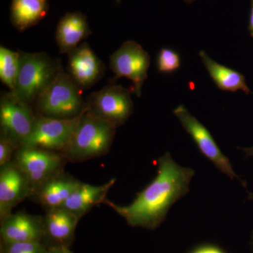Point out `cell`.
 <instances>
[{"instance_id": "cell-27", "label": "cell", "mask_w": 253, "mask_h": 253, "mask_svg": "<svg viewBox=\"0 0 253 253\" xmlns=\"http://www.w3.org/2000/svg\"><path fill=\"white\" fill-rule=\"evenodd\" d=\"M239 149L244 151L246 155V157H250V156H253V146L250 148H240Z\"/></svg>"}, {"instance_id": "cell-15", "label": "cell", "mask_w": 253, "mask_h": 253, "mask_svg": "<svg viewBox=\"0 0 253 253\" xmlns=\"http://www.w3.org/2000/svg\"><path fill=\"white\" fill-rule=\"evenodd\" d=\"M90 34L84 14L78 11L67 13L61 18L56 28V41L60 52L68 54Z\"/></svg>"}, {"instance_id": "cell-26", "label": "cell", "mask_w": 253, "mask_h": 253, "mask_svg": "<svg viewBox=\"0 0 253 253\" xmlns=\"http://www.w3.org/2000/svg\"><path fill=\"white\" fill-rule=\"evenodd\" d=\"M249 31L253 38V0H251V12H250Z\"/></svg>"}, {"instance_id": "cell-17", "label": "cell", "mask_w": 253, "mask_h": 253, "mask_svg": "<svg viewBox=\"0 0 253 253\" xmlns=\"http://www.w3.org/2000/svg\"><path fill=\"white\" fill-rule=\"evenodd\" d=\"M116 181V179H112L102 185H91L82 182L62 207L81 218L94 206L105 202L109 190Z\"/></svg>"}, {"instance_id": "cell-29", "label": "cell", "mask_w": 253, "mask_h": 253, "mask_svg": "<svg viewBox=\"0 0 253 253\" xmlns=\"http://www.w3.org/2000/svg\"><path fill=\"white\" fill-rule=\"evenodd\" d=\"M42 1H46V0H42Z\"/></svg>"}, {"instance_id": "cell-22", "label": "cell", "mask_w": 253, "mask_h": 253, "mask_svg": "<svg viewBox=\"0 0 253 253\" xmlns=\"http://www.w3.org/2000/svg\"><path fill=\"white\" fill-rule=\"evenodd\" d=\"M48 248L42 242H1V253H47Z\"/></svg>"}, {"instance_id": "cell-13", "label": "cell", "mask_w": 253, "mask_h": 253, "mask_svg": "<svg viewBox=\"0 0 253 253\" xmlns=\"http://www.w3.org/2000/svg\"><path fill=\"white\" fill-rule=\"evenodd\" d=\"M80 219L63 207L48 209L42 217L43 244L48 249L55 246L69 248L74 241L75 231Z\"/></svg>"}, {"instance_id": "cell-24", "label": "cell", "mask_w": 253, "mask_h": 253, "mask_svg": "<svg viewBox=\"0 0 253 253\" xmlns=\"http://www.w3.org/2000/svg\"><path fill=\"white\" fill-rule=\"evenodd\" d=\"M191 253H224L219 248L212 246H205L195 250Z\"/></svg>"}, {"instance_id": "cell-2", "label": "cell", "mask_w": 253, "mask_h": 253, "mask_svg": "<svg viewBox=\"0 0 253 253\" xmlns=\"http://www.w3.org/2000/svg\"><path fill=\"white\" fill-rule=\"evenodd\" d=\"M116 132L114 125L91 112L87 106L71 140L61 153L72 163L101 157L109 153Z\"/></svg>"}, {"instance_id": "cell-21", "label": "cell", "mask_w": 253, "mask_h": 253, "mask_svg": "<svg viewBox=\"0 0 253 253\" xmlns=\"http://www.w3.org/2000/svg\"><path fill=\"white\" fill-rule=\"evenodd\" d=\"M181 59L179 54L174 49L162 48L157 57L158 71L164 74H171L180 68Z\"/></svg>"}, {"instance_id": "cell-14", "label": "cell", "mask_w": 253, "mask_h": 253, "mask_svg": "<svg viewBox=\"0 0 253 253\" xmlns=\"http://www.w3.org/2000/svg\"><path fill=\"white\" fill-rule=\"evenodd\" d=\"M1 242H42L44 237L42 217L28 213H11L1 220Z\"/></svg>"}, {"instance_id": "cell-16", "label": "cell", "mask_w": 253, "mask_h": 253, "mask_svg": "<svg viewBox=\"0 0 253 253\" xmlns=\"http://www.w3.org/2000/svg\"><path fill=\"white\" fill-rule=\"evenodd\" d=\"M81 183L73 176L61 172L40 186L32 196L47 210L62 207Z\"/></svg>"}, {"instance_id": "cell-30", "label": "cell", "mask_w": 253, "mask_h": 253, "mask_svg": "<svg viewBox=\"0 0 253 253\" xmlns=\"http://www.w3.org/2000/svg\"></svg>"}, {"instance_id": "cell-25", "label": "cell", "mask_w": 253, "mask_h": 253, "mask_svg": "<svg viewBox=\"0 0 253 253\" xmlns=\"http://www.w3.org/2000/svg\"><path fill=\"white\" fill-rule=\"evenodd\" d=\"M47 253H73L68 247L55 246L48 249Z\"/></svg>"}, {"instance_id": "cell-9", "label": "cell", "mask_w": 253, "mask_h": 253, "mask_svg": "<svg viewBox=\"0 0 253 253\" xmlns=\"http://www.w3.org/2000/svg\"><path fill=\"white\" fill-rule=\"evenodd\" d=\"M89 110L117 127L132 114L134 104L131 91L122 86L111 84L90 94L86 103Z\"/></svg>"}, {"instance_id": "cell-8", "label": "cell", "mask_w": 253, "mask_h": 253, "mask_svg": "<svg viewBox=\"0 0 253 253\" xmlns=\"http://www.w3.org/2000/svg\"><path fill=\"white\" fill-rule=\"evenodd\" d=\"M31 106L26 104L9 91L1 95L0 100L1 134L19 148L31 134L36 121Z\"/></svg>"}, {"instance_id": "cell-7", "label": "cell", "mask_w": 253, "mask_h": 253, "mask_svg": "<svg viewBox=\"0 0 253 253\" xmlns=\"http://www.w3.org/2000/svg\"><path fill=\"white\" fill-rule=\"evenodd\" d=\"M109 65L115 74V79L126 78L130 80L133 91L139 97L151 65V57L147 51L136 42H125L110 56Z\"/></svg>"}, {"instance_id": "cell-20", "label": "cell", "mask_w": 253, "mask_h": 253, "mask_svg": "<svg viewBox=\"0 0 253 253\" xmlns=\"http://www.w3.org/2000/svg\"><path fill=\"white\" fill-rule=\"evenodd\" d=\"M20 68V52L1 46L0 47V80L14 92Z\"/></svg>"}, {"instance_id": "cell-23", "label": "cell", "mask_w": 253, "mask_h": 253, "mask_svg": "<svg viewBox=\"0 0 253 253\" xmlns=\"http://www.w3.org/2000/svg\"><path fill=\"white\" fill-rule=\"evenodd\" d=\"M18 148L6 136L1 134L0 136V167L11 162Z\"/></svg>"}, {"instance_id": "cell-10", "label": "cell", "mask_w": 253, "mask_h": 253, "mask_svg": "<svg viewBox=\"0 0 253 253\" xmlns=\"http://www.w3.org/2000/svg\"><path fill=\"white\" fill-rule=\"evenodd\" d=\"M174 114L181 123V126L194 139L201 152L214 163L221 172L231 179H239L234 172L229 160L218 147L212 134L207 128L193 116L185 106L180 105L174 110Z\"/></svg>"}, {"instance_id": "cell-11", "label": "cell", "mask_w": 253, "mask_h": 253, "mask_svg": "<svg viewBox=\"0 0 253 253\" xmlns=\"http://www.w3.org/2000/svg\"><path fill=\"white\" fill-rule=\"evenodd\" d=\"M0 169V219L12 213L13 208L33 194L27 176L14 161Z\"/></svg>"}, {"instance_id": "cell-28", "label": "cell", "mask_w": 253, "mask_h": 253, "mask_svg": "<svg viewBox=\"0 0 253 253\" xmlns=\"http://www.w3.org/2000/svg\"><path fill=\"white\" fill-rule=\"evenodd\" d=\"M196 0H184V2L186 3V4H193V3L194 2V1H196Z\"/></svg>"}, {"instance_id": "cell-4", "label": "cell", "mask_w": 253, "mask_h": 253, "mask_svg": "<svg viewBox=\"0 0 253 253\" xmlns=\"http://www.w3.org/2000/svg\"><path fill=\"white\" fill-rule=\"evenodd\" d=\"M61 65L44 53L20 52L19 73L14 94L31 106L54 81Z\"/></svg>"}, {"instance_id": "cell-5", "label": "cell", "mask_w": 253, "mask_h": 253, "mask_svg": "<svg viewBox=\"0 0 253 253\" xmlns=\"http://www.w3.org/2000/svg\"><path fill=\"white\" fill-rule=\"evenodd\" d=\"M66 161L62 153L29 146H20L14 160L27 176L33 194L40 186L63 172Z\"/></svg>"}, {"instance_id": "cell-1", "label": "cell", "mask_w": 253, "mask_h": 253, "mask_svg": "<svg viewBox=\"0 0 253 253\" xmlns=\"http://www.w3.org/2000/svg\"><path fill=\"white\" fill-rule=\"evenodd\" d=\"M194 175L191 168L179 166L166 153L158 159L157 175L136 194L131 204L119 206L107 199L104 203L124 218L128 225L154 230L165 220L171 206L189 192Z\"/></svg>"}, {"instance_id": "cell-3", "label": "cell", "mask_w": 253, "mask_h": 253, "mask_svg": "<svg viewBox=\"0 0 253 253\" xmlns=\"http://www.w3.org/2000/svg\"><path fill=\"white\" fill-rule=\"evenodd\" d=\"M81 90L61 66L54 81L35 103L38 115L59 119L77 117L86 108Z\"/></svg>"}, {"instance_id": "cell-19", "label": "cell", "mask_w": 253, "mask_h": 253, "mask_svg": "<svg viewBox=\"0 0 253 253\" xmlns=\"http://www.w3.org/2000/svg\"><path fill=\"white\" fill-rule=\"evenodd\" d=\"M47 11L46 1L42 0H12L10 18L13 26L23 31L38 24Z\"/></svg>"}, {"instance_id": "cell-12", "label": "cell", "mask_w": 253, "mask_h": 253, "mask_svg": "<svg viewBox=\"0 0 253 253\" xmlns=\"http://www.w3.org/2000/svg\"><path fill=\"white\" fill-rule=\"evenodd\" d=\"M68 54V74L81 89L90 88L102 77L105 66L87 43Z\"/></svg>"}, {"instance_id": "cell-18", "label": "cell", "mask_w": 253, "mask_h": 253, "mask_svg": "<svg viewBox=\"0 0 253 253\" xmlns=\"http://www.w3.org/2000/svg\"><path fill=\"white\" fill-rule=\"evenodd\" d=\"M199 54L210 76L219 89L231 92L243 91L247 95L253 94L241 73L216 62L204 51H199Z\"/></svg>"}, {"instance_id": "cell-6", "label": "cell", "mask_w": 253, "mask_h": 253, "mask_svg": "<svg viewBox=\"0 0 253 253\" xmlns=\"http://www.w3.org/2000/svg\"><path fill=\"white\" fill-rule=\"evenodd\" d=\"M85 109L77 117L71 119H59L37 115L33 130L21 146L62 152L71 140Z\"/></svg>"}]
</instances>
